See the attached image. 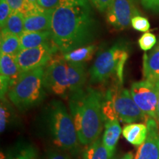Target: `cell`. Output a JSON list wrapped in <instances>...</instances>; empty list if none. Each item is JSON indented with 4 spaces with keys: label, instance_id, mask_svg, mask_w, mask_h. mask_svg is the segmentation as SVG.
<instances>
[{
    "label": "cell",
    "instance_id": "18",
    "mask_svg": "<svg viewBox=\"0 0 159 159\" xmlns=\"http://www.w3.org/2000/svg\"><path fill=\"white\" fill-rule=\"evenodd\" d=\"M148 126L142 123H131L123 128L122 135L127 142L135 146H140L148 136Z\"/></svg>",
    "mask_w": 159,
    "mask_h": 159
},
{
    "label": "cell",
    "instance_id": "5",
    "mask_svg": "<svg viewBox=\"0 0 159 159\" xmlns=\"http://www.w3.org/2000/svg\"><path fill=\"white\" fill-rule=\"evenodd\" d=\"M128 57L127 47L122 43H117L99 53L90 69L91 83H103L116 75L119 83L122 84L123 71Z\"/></svg>",
    "mask_w": 159,
    "mask_h": 159
},
{
    "label": "cell",
    "instance_id": "7",
    "mask_svg": "<svg viewBox=\"0 0 159 159\" xmlns=\"http://www.w3.org/2000/svg\"><path fill=\"white\" fill-rule=\"evenodd\" d=\"M58 50L54 41L35 48L22 49L16 56L20 71L21 73L46 66Z\"/></svg>",
    "mask_w": 159,
    "mask_h": 159
},
{
    "label": "cell",
    "instance_id": "23",
    "mask_svg": "<svg viewBox=\"0 0 159 159\" xmlns=\"http://www.w3.org/2000/svg\"><path fill=\"white\" fill-rule=\"evenodd\" d=\"M102 112L105 121L119 119L115 111L114 99H113V90L109 89L103 97L102 102Z\"/></svg>",
    "mask_w": 159,
    "mask_h": 159
},
{
    "label": "cell",
    "instance_id": "24",
    "mask_svg": "<svg viewBox=\"0 0 159 159\" xmlns=\"http://www.w3.org/2000/svg\"><path fill=\"white\" fill-rule=\"evenodd\" d=\"M11 117V113L8 105L5 102V99H2L0 106V132L2 134L7 128Z\"/></svg>",
    "mask_w": 159,
    "mask_h": 159
},
{
    "label": "cell",
    "instance_id": "21",
    "mask_svg": "<svg viewBox=\"0 0 159 159\" xmlns=\"http://www.w3.org/2000/svg\"><path fill=\"white\" fill-rule=\"evenodd\" d=\"M1 53L16 56L21 50L20 36L11 33H1Z\"/></svg>",
    "mask_w": 159,
    "mask_h": 159
},
{
    "label": "cell",
    "instance_id": "36",
    "mask_svg": "<svg viewBox=\"0 0 159 159\" xmlns=\"http://www.w3.org/2000/svg\"><path fill=\"white\" fill-rule=\"evenodd\" d=\"M119 159H134V155L131 152H129L128 153L125 154L122 157H121Z\"/></svg>",
    "mask_w": 159,
    "mask_h": 159
},
{
    "label": "cell",
    "instance_id": "8",
    "mask_svg": "<svg viewBox=\"0 0 159 159\" xmlns=\"http://www.w3.org/2000/svg\"><path fill=\"white\" fill-rule=\"evenodd\" d=\"M130 94L134 102L146 116L157 118L158 92L156 82L145 79L131 85Z\"/></svg>",
    "mask_w": 159,
    "mask_h": 159
},
{
    "label": "cell",
    "instance_id": "25",
    "mask_svg": "<svg viewBox=\"0 0 159 159\" xmlns=\"http://www.w3.org/2000/svg\"><path fill=\"white\" fill-rule=\"evenodd\" d=\"M157 39L156 35L151 33H145L139 39V45L144 51L150 50L156 44Z\"/></svg>",
    "mask_w": 159,
    "mask_h": 159
},
{
    "label": "cell",
    "instance_id": "12",
    "mask_svg": "<svg viewBox=\"0 0 159 159\" xmlns=\"http://www.w3.org/2000/svg\"><path fill=\"white\" fill-rule=\"evenodd\" d=\"M148 136L140 145L134 159H159V131L153 118L147 119Z\"/></svg>",
    "mask_w": 159,
    "mask_h": 159
},
{
    "label": "cell",
    "instance_id": "37",
    "mask_svg": "<svg viewBox=\"0 0 159 159\" xmlns=\"http://www.w3.org/2000/svg\"><path fill=\"white\" fill-rule=\"evenodd\" d=\"M25 1L28 3H37L38 0H25Z\"/></svg>",
    "mask_w": 159,
    "mask_h": 159
},
{
    "label": "cell",
    "instance_id": "16",
    "mask_svg": "<svg viewBox=\"0 0 159 159\" xmlns=\"http://www.w3.org/2000/svg\"><path fill=\"white\" fill-rule=\"evenodd\" d=\"M119 119L108 120L105 122V130L102 136V142L111 154L114 155L117 143L122 132Z\"/></svg>",
    "mask_w": 159,
    "mask_h": 159
},
{
    "label": "cell",
    "instance_id": "19",
    "mask_svg": "<svg viewBox=\"0 0 159 159\" xmlns=\"http://www.w3.org/2000/svg\"><path fill=\"white\" fill-rule=\"evenodd\" d=\"M113 158L114 155L109 152L102 139L98 138L89 144L83 153V159H113Z\"/></svg>",
    "mask_w": 159,
    "mask_h": 159
},
{
    "label": "cell",
    "instance_id": "1",
    "mask_svg": "<svg viewBox=\"0 0 159 159\" xmlns=\"http://www.w3.org/2000/svg\"><path fill=\"white\" fill-rule=\"evenodd\" d=\"M97 29L89 0H61L53 9L50 31L62 54L89 44Z\"/></svg>",
    "mask_w": 159,
    "mask_h": 159
},
{
    "label": "cell",
    "instance_id": "29",
    "mask_svg": "<svg viewBox=\"0 0 159 159\" xmlns=\"http://www.w3.org/2000/svg\"><path fill=\"white\" fill-rule=\"evenodd\" d=\"M142 4L145 9L159 13V0H142Z\"/></svg>",
    "mask_w": 159,
    "mask_h": 159
},
{
    "label": "cell",
    "instance_id": "30",
    "mask_svg": "<svg viewBox=\"0 0 159 159\" xmlns=\"http://www.w3.org/2000/svg\"><path fill=\"white\" fill-rule=\"evenodd\" d=\"M96 8L100 12H104L108 9L114 0H90Z\"/></svg>",
    "mask_w": 159,
    "mask_h": 159
},
{
    "label": "cell",
    "instance_id": "6",
    "mask_svg": "<svg viewBox=\"0 0 159 159\" xmlns=\"http://www.w3.org/2000/svg\"><path fill=\"white\" fill-rule=\"evenodd\" d=\"M43 85L47 91L61 97L69 92L66 61L62 55H56L45 66Z\"/></svg>",
    "mask_w": 159,
    "mask_h": 159
},
{
    "label": "cell",
    "instance_id": "32",
    "mask_svg": "<svg viewBox=\"0 0 159 159\" xmlns=\"http://www.w3.org/2000/svg\"><path fill=\"white\" fill-rule=\"evenodd\" d=\"M11 7L12 11H21L22 9L25 0H6Z\"/></svg>",
    "mask_w": 159,
    "mask_h": 159
},
{
    "label": "cell",
    "instance_id": "4",
    "mask_svg": "<svg viewBox=\"0 0 159 159\" xmlns=\"http://www.w3.org/2000/svg\"><path fill=\"white\" fill-rule=\"evenodd\" d=\"M49 125L56 146L65 150L75 151L79 139L71 114L61 101L54 100L49 109Z\"/></svg>",
    "mask_w": 159,
    "mask_h": 159
},
{
    "label": "cell",
    "instance_id": "35",
    "mask_svg": "<svg viewBox=\"0 0 159 159\" xmlns=\"http://www.w3.org/2000/svg\"><path fill=\"white\" fill-rule=\"evenodd\" d=\"M0 159H13L11 153H5V152H1L0 154Z\"/></svg>",
    "mask_w": 159,
    "mask_h": 159
},
{
    "label": "cell",
    "instance_id": "15",
    "mask_svg": "<svg viewBox=\"0 0 159 159\" xmlns=\"http://www.w3.org/2000/svg\"><path fill=\"white\" fill-rule=\"evenodd\" d=\"M143 75L145 79L154 82L159 80V42L150 52L144 54Z\"/></svg>",
    "mask_w": 159,
    "mask_h": 159
},
{
    "label": "cell",
    "instance_id": "14",
    "mask_svg": "<svg viewBox=\"0 0 159 159\" xmlns=\"http://www.w3.org/2000/svg\"><path fill=\"white\" fill-rule=\"evenodd\" d=\"M66 66L70 94L83 89L86 80L84 63L66 61Z\"/></svg>",
    "mask_w": 159,
    "mask_h": 159
},
{
    "label": "cell",
    "instance_id": "33",
    "mask_svg": "<svg viewBox=\"0 0 159 159\" xmlns=\"http://www.w3.org/2000/svg\"><path fill=\"white\" fill-rule=\"evenodd\" d=\"M47 159H71V158L66 154L61 153V152H53L49 154V156Z\"/></svg>",
    "mask_w": 159,
    "mask_h": 159
},
{
    "label": "cell",
    "instance_id": "26",
    "mask_svg": "<svg viewBox=\"0 0 159 159\" xmlns=\"http://www.w3.org/2000/svg\"><path fill=\"white\" fill-rule=\"evenodd\" d=\"M131 26L136 30L141 32H147L150 27V22L147 18L138 15L133 18L131 20Z\"/></svg>",
    "mask_w": 159,
    "mask_h": 159
},
{
    "label": "cell",
    "instance_id": "13",
    "mask_svg": "<svg viewBox=\"0 0 159 159\" xmlns=\"http://www.w3.org/2000/svg\"><path fill=\"white\" fill-rule=\"evenodd\" d=\"M52 10L41 9L25 16V31H49L51 29Z\"/></svg>",
    "mask_w": 159,
    "mask_h": 159
},
{
    "label": "cell",
    "instance_id": "22",
    "mask_svg": "<svg viewBox=\"0 0 159 159\" xmlns=\"http://www.w3.org/2000/svg\"><path fill=\"white\" fill-rule=\"evenodd\" d=\"M95 49V45H86L63 55L64 59L68 62L84 63L85 61H89L92 57Z\"/></svg>",
    "mask_w": 159,
    "mask_h": 159
},
{
    "label": "cell",
    "instance_id": "2",
    "mask_svg": "<svg viewBox=\"0 0 159 159\" xmlns=\"http://www.w3.org/2000/svg\"><path fill=\"white\" fill-rule=\"evenodd\" d=\"M102 102V94L92 88L70 94V114L80 144H91L100 136L105 125Z\"/></svg>",
    "mask_w": 159,
    "mask_h": 159
},
{
    "label": "cell",
    "instance_id": "20",
    "mask_svg": "<svg viewBox=\"0 0 159 159\" xmlns=\"http://www.w3.org/2000/svg\"><path fill=\"white\" fill-rule=\"evenodd\" d=\"M25 31V15L20 11H13L1 33H11L20 36Z\"/></svg>",
    "mask_w": 159,
    "mask_h": 159
},
{
    "label": "cell",
    "instance_id": "27",
    "mask_svg": "<svg viewBox=\"0 0 159 159\" xmlns=\"http://www.w3.org/2000/svg\"><path fill=\"white\" fill-rule=\"evenodd\" d=\"M12 12L13 11L7 1L0 0V26H1V29L5 27Z\"/></svg>",
    "mask_w": 159,
    "mask_h": 159
},
{
    "label": "cell",
    "instance_id": "17",
    "mask_svg": "<svg viewBox=\"0 0 159 159\" xmlns=\"http://www.w3.org/2000/svg\"><path fill=\"white\" fill-rule=\"evenodd\" d=\"M51 41H53V39L50 30L41 32L24 31L22 34L20 35L21 50L40 47Z\"/></svg>",
    "mask_w": 159,
    "mask_h": 159
},
{
    "label": "cell",
    "instance_id": "9",
    "mask_svg": "<svg viewBox=\"0 0 159 159\" xmlns=\"http://www.w3.org/2000/svg\"><path fill=\"white\" fill-rule=\"evenodd\" d=\"M113 99L119 121L131 124L148 119H146V114L142 112L134 102L130 91L119 85L113 91Z\"/></svg>",
    "mask_w": 159,
    "mask_h": 159
},
{
    "label": "cell",
    "instance_id": "10",
    "mask_svg": "<svg viewBox=\"0 0 159 159\" xmlns=\"http://www.w3.org/2000/svg\"><path fill=\"white\" fill-rule=\"evenodd\" d=\"M139 15L132 0H114L107 10V21L114 28L122 30L131 24V20Z\"/></svg>",
    "mask_w": 159,
    "mask_h": 159
},
{
    "label": "cell",
    "instance_id": "11",
    "mask_svg": "<svg viewBox=\"0 0 159 159\" xmlns=\"http://www.w3.org/2000/svg\"><path fill=\"white\" fill-rule=\"evenodd\" d=\"M21 75L16 56L1 53L0 55V94L1 99H5L11 87Z\"/></svg>",
    "mask_w": 159,
    "mask_h": 159
},
{
    "label": "cell",
    "instance_id": "3",
    "mask_svg": "<svg viewBox=\"0 0 159 159\" xmlns=\"http://www.w3.org/2000/svg\"><path fill=\"white\" fill-rule=\"evenodd\" d=\"M45 66L21 72L7 96L11 102L21 111L36 106L45 97L43 74Z\"/></svg>",
    "mask_w": 159,
    "mask_h": 159
},
{
    "label": "cell",
    "instance_id": "31",
    "mask_svg": "<svg viewBox=\"0 0 159 159\" xmlns=\"http://www.w3.org/2000/svg\"><path fill=\"white\" fill-rule=\"evenodd\" d=\"M61 0H38L37 4L44 10H52L55 8Z\"/></svg>",
    "mask_w": 159,
    "mask_h": 159
},
{
    "label": "cell",
    "instance_id": "28",
    "mask_svg": "<svg viewBox=\"0 0 159 159\" xmlns=\"http://www.w3.org/2000/svg\"><path fill=\"white\" fill-rule=\"evenodd\" d=\"M13 159H37L36 151L32 147H26L21 149Z\"/></svg>",
    "mask_w": 159,
    "mask_h": 159
},
{
    "label": "cell",
    "instance_id": "34",
    "mask_svg": "<svg viewBox=\"0 0 159 159\" xmlns=\"http://www.w3.org/2000/svg\"><path fill=\"white\" fill-rule=\"evenodd\" d=\"M156 85L157 88V92H158V104H157V119L159 122V80L156 81Z\"/></svg>",
    "mask_w": 159,
    "mask_h": 159
}]
</instances>
